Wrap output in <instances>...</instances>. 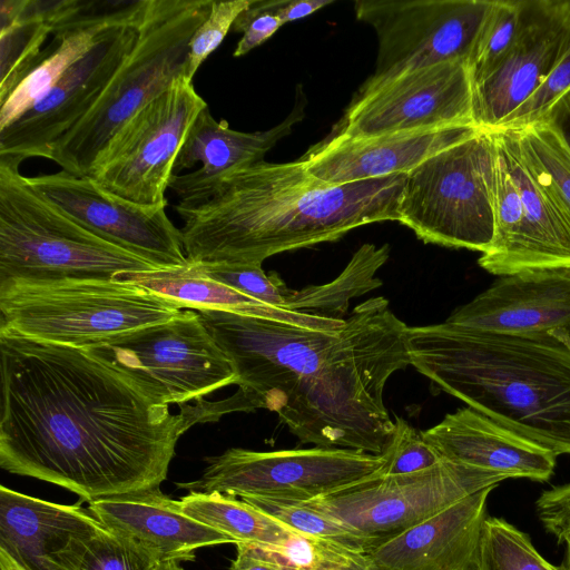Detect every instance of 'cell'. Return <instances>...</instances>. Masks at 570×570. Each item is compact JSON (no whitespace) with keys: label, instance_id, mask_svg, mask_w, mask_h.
Wrapping results in <instances>:
<instances>
[{"label":"cell","instance_id":"6da1fadb","mask_svg":"<svg viewBox=\"0 0 570 570\" xmlns=\"http://www.w3.org/2000/svg\"><path fill=\"white\" fill-rule=\"evenodd\" d=\"M0 466L95 500L159 490L185 415L82 347L0 330Z\"/></svg>","mask_w":570,"mask_h":570},{"label":"cell","instance_id":"7a4b0ae2","mask_svg":"<svg viewBox=\"0 0 570 570\" xmlns=\"http://www.w3.org/2000/svg\"><path fill=\"white\" fill-rule=\"evenodd\" d=\"M198 314L237 374L236 393L213 402L218 417L267 409L302 443L373 454L391 445L395 424L384 387L410 358L409 326L386 298L356 305L336 331L226 311Z\"/></svg>","mask_w":570,"mask_h":570},{"label":"cell","instance_id":"3957f363","mask_svg":"<svg viewBox=\"0 0 570 570\" xmlns=\"http://www.w3.org/2000/svg\"><path fill=\"white\" fill-rule=\"evenodd\" d=\"M406 174L331 185L298 159L261 161L225 177L203 200L175 205L191 264H254L335 242L354 228L399 222Z\"/></svg>","mask_w":570,"mask_h":570},{"label":"cell","instance_id":"277c9868","mask_svg":"<svg viewBox=\"0 0 570 570\" xmlns=\"http://www.w3.org/2000/svg\"><path fill=\"white\" fill-rule=\"evenodd\" d=\"M412 365L495 423L559 454H570V340L517 335L449 322L406 331Z\"/></svg>","mask_w":570,"mask_h":570},{"label":"cell","instance_id":"5b68a950","mask_svg":"<svg viewBox=\"0 0 570 570\" xmlns=\"http://www.w3.org/2000/svg\"><path fill=\"white\" fill-rule=\"evenodd\" d=\"M156 268L79 225L33 189L19 166L0 161V286L112 281Z\"/></svg>","mask_w":570,"mask_h":570},{"label":"cell","instance_id":"8992f818","mask_svg":"<svg viewBox=\"0 0 570 570\" xmlns=\"http://www.w3.org/2000/svg\"><path fill=\"white\" fill-rule=\"evenodd\" d=\"M213 0H148L136 42L86 117L49 159L88 176L111 136L140 108L185 76L190 39Z\"/></svg>","mask_w":570,"mask_h":570},{"label":"cell","instance_id":"52a82bcc","mask_svg":"<svg viewBox=\"0 0 570 570\" xmlns=\"http://www.w3.org/2000/svg\"><path fill=\"white\" fill-rule=\"evenodd\" d=\"M181 311L117 279L0 286V330L77 347L168 321Z\"/></svg>","mask_w":570,"mask_h":570},{"label":"cell","instance_id":"ba28073f","mask_svg":"<svg viewBox=\"0 0 570 570\" xmlns=\"http://www.w3.org/2000/svg\"><path fill=\"white\" fill-rule=\"evenodd\" d=\"M497 153L480 129L406 174L399 223L426 244L485 253L494 238Z\"/></svg>","mask_w":570,"mask_h":570},{"label":"cell","instance_id":"9c48e42d","mask_svg":"<svg viewBox=\"0 0 570 570\" xmlns=\"http://www.w3.org/2000/svg\"><path fill=\"white\" fill-rule=\"evenodd\" d=\"M82 348L167 405L202 400L237 381L228 357L193 309Z\"/></svg>","mask_w":570,"mask_h":570},{"label":"cell","instance_id":"30bf717a","mask_svg":"<svg viewBox=\"0 0 570 570\" xmlns=\"http://www.w3.org/2000/svg\"><path fill=\"white\" fill-rule=\"evenodd\" d=\"M495 0H357L356 19L377 37L373 73L355 96L401 75L463 60L469 65Z\"/></svg>","mask_w":570,"mask_h":570},{"label":"cell","instance_id":"8fae6325","mask_svg":"<svg viewBox=\"0 0 570 570\" xmlns=\"http://www.w3.org/2000/svg\"><path fill=\"white\" fill-rule=\"evenodd\" d=\"M207 102L185 76L140 108L108 140L88 177L131 203L167 206L165 191L186 134Z\"/></svg>","mask_w":570,"mask_h":570},{"label":"cell","instance_id":"7c38bea8","mask_svg":"<svg viewBox=\"0 0 570 570\" xmlns=\"http://www.w3.org/2000/svg\"><path fill=\"white\" fill-rule=\"evenodd\" d=\"M199 479L178 483L189 492L307 501L382 474L384 456L314 446L269 452L233 448L206 458Z\"/></svg>","mask_w":570,"mask_h":570},{"label":"cell","instance_id":"4fadbf2b","mask_svg":"<svg viewBox=\"0 0 570 570\" xmlns=\"http://www.w3.org/2000/svg\"><path fill=\"white\" fill-rule=\"evenodd\" d=\"M508 479L498 472L442 460L416 473L379 475L303 502L366 537L381 540Z\"/></svg>","mask_w":570,"mask_h":570},{"label":"cell","instance_id":"5bb4252c","mask_svg":"<svg viewBox=\"0 0 570 570\" xmlns=\"http://www.w3.org/2000/svg\"><path fill=\"white\" fill-rule=\"evenodd\" d=\"M466 125H476L473 82L468 62L454 60L401 75L355 96L332 134L367 138Z\"/></svg>","mask_w":570,"mask_h":570},{"label":"cell","instance_id":"9a60e30c","mask_svg":"<svg viewBox=\"0 0 570 570\" xmlns=\"http://www.w3.org/2000/svg\"><path fill=\"white\" fill-rule=\"evenodd\" d=\"M139 27H116L29 109L0 129V161L16 166L30 157L49 159L56 145L95 106L131 51Z\"/></svg>","mask_w":570,"mask_h":570},{"label":"cell","instance_id":"2e32d148","mask_svg":"<svg viewBox=\"0 0 570 570\" xmlns=\"http://www.w3.org/2000/svg\"><path fill=\"white\" fill-rule=\"evenodd\" d=\"M41 196L98 237L157 268L188 265L181 232L166 206L147 207L124 199L88 176L66 170L27 177Z\"/></svg>","mask_w":570,"mask_h":570},{"label":"cell","instance_id":"e0dca14e","mask_svg":"<svg viewBox=\"0 0 570 570\" xmlns=\"http://www.w3.org/2000/svg\"><path fill=\"white\" fill-rule=\"evenodd\" d=\"M569 49L570 0H528L517 40L473 85L475 124L495 130L535 94Z\"/></svg>","mask_w":570,"mask_h":570},{"label":"cell","instance_id":"ac0fdd59","mask_svg":"<svg viewBox=\"0 0 570 570\" xmlns=\"http://www.w3.org/2000/svg\"><path fill=\"white\" fill-rule=\"evenodd\" d=\"M105 527L80 505H66L0 487V550L23 570H79Z\"/></svg>","mask_w":570,"mask_h":570},{"label":"cell","instance_id":"d6986e66","mask_svg":"<svg viewBox=\"0 0 570 570\" xmlns=\"http://www.w3.org/2000/svg\"><path fill=\"white\" fill-rule=\"evenodd\" d=\"M445 321L480 331L570 340V267L499 276Z\"/></svg>","mask_w":570,"mask_h":570},{"label":"cell","instance_id":"ffe728a7","mask_svg":"<svg viewBox=\"0 0 570 570\" xmlns=\"http://www.w3.org/2000/svg\"><path fill=\"white\" fill-rule=\"evenodd\" d=\"M294 108L278 125L255 132L237 131L217 121L208 107L189 127L174 164L169 187L181 203L206 198L228 175L264 161L265 155L303 120L306 100L296 90Z\"/></svg>","mask_w":570,"mask_h":570},{"label":"cell","instance_id":"44dd1931","mask_svg":"<svg viewBox=\"0 0 570 570\" xmlns=\"http://www.w3.org/2000/svg\"><path fill=\"white\" fill-rule=\"evenodd\" d=\"M480 129L476 125L452 126L367 138L331 134L312 146L299 160L312 175L331 185L407 174L430 156Z\"/></svg>","mask_w":570,"mask_h":570},{"label":"cell","instance_id":"7402d4cb","mask_svg":"<svg viewBox=\"0 0 570 570\" xmlns=\"http://www.w3.org/2000/svg\"><path fill=\"white\" fill-rule=\"evenodd\" d=\"M495 487L478 491L435 515L364 552L370 570H474L485 520L487 501Z\"/></svg>","mask_w":570,"mask_h":570},{"label":"cell","instance_id":"603a6c76","mask_svg":"<svg viewBox=\"0 0 570 570\" xmlns=\"http://www.w3.org/2000/svg\"><path fill=\"white\" fill-rule=\"evenodd\" d=\"M148 0H89L72 19L52 32L22 72L10 92L0 100V129L9 126L38 101L80 58L116 27H139Z\"/></svg>","mask_w":570,"mask_h":570},{"label":"cell","instance_id":"cb8c5ba5","mask_svg":"<svg viewBox=\"0 0 570 570\" xmlns=\"http://www.w3.org/2000/svg\"><path fill=\"white\" fill-rule=\"evenodd\" d=\"M443 460L513 478L548 481L557 455L466 406L422 432Z\"/></svg>","mask_w":570,"mask_h":570},{"label":"cell","instance_id":"d4e9b609","mask_svg":"<svg viewBox=\"0 0 570 570\" xmlns=\"http://www.w3.org/2000/svg\"><path fill=\"white\" fill-rule=\"evenodd\" d=\"M89 511L105 528L146 546L161 561H189L199 548L234 543L227 535L184 514L179 500L160 490L95 500L89 502Z\"/></svg>","mask_w":570,"mask_h":570},{"label":"cell","instance_id":"484cf974","mask_svg":"<svg viewBox=\"0 0 570 570\" xmlns=\"http://www.w3.org/2000/svg\"><path fill=\"white\" fill-rule=\"evenodd\" d=\"M160 296L181 309L226 311L302 327L336 331L345 320L306 316L257 301L203 273L197 264L125 273L116 278Z\"/></svg>","mask_w":570,"mask_h":570},{"label":"cell","instance_id":"4316f807","mask_svg":"<svg viewBox=\"0 0 570 570\" xmlns=\"http://www.w3.org/2000/svg\"><path fill=\"white\" fill-rule=\"evenodd\" d=\"M521 195L524 243L520 271L570 267V220L528 170L512 129L490 131Z\"/></svg>","mask_w":570,"mask_h":570},{"label":"cell","instance_id":"83f0119b","mask_svg":"<svg viewBox=\"0 0 570 570\" xmlns=\"http://www.w3.org/2000/svg\"><path fill=\"white\" fill-rule=\"evenodd\" d=\"M180 511L230 538L235 544L273 547L297 532L244 500L219 492H189L179 500Z\"/></svg>","mask_w":570,"mask_h":570},{"label":"cell","instance_id":"f1b7e54d","mask_svg":"<svg viewBox=\"0 0 570 570\" xmlns=\"http://www.w3.org/2000/svg\"><path fill=\"white\" fill-rule=\"evenodd\" d=\"M50 35L48 1H0V100L10 92Z\"/></svg>","mask_w":570,"mask_h":570},{"label":"cell","instance_id":"f546056e","mask_svg":"<svg viewBox=\"0 0 570 570\" xmlns=\"http://www.w3.org/2000/svg\"><path fill=\"white\" fill-rule=\"evenodd\" d=\"M512 130L533 179L570 220V153L542 124L531 122Z\"/></svg>","mask_w":570,"mask_h":570},{"label":"cell","instance_id":"4dcf8cb0","mask_svg":"<svg viewBox=\"0 0 570 570\" xmlns=\"http://www.w3.org/2000/svg\"><path fill=\"white\" fill-rule=\"evenodd\" d=\"M474 570H566L547 561L530 537L508 521L487 517Z\"/></svg>","mask_w":570,"mask_h":570},{"label":"cell","instance_id":"1f68e13d","mask_svg":"<svg viewBox=\"0 0 570 570\" xmlns=\"http://www.w3.org/2000/svg\"><path fill=\"white\" fill-rule=\"evenodd\" d=\"M240 499L306 537L332 541L364 552L379 541L351 529L303 501L271 497H244Z\"/></svg>","mask_w":570,"mask_h":570},{"label":"cell","instance_id":"d6a6232c","mask_svg":"<svg viewBox=\"0 0 570 570\" xmlns=\"http://www.w3.org/2000/svg\"><path fill=\"white\" fill-rule=\"evenodd\" d=\"M528 0H495L469 61L473 85L483 79L517 40Z\"/></svg>","mask_w":570,"mask_h":570},{"label":"cell","instance_id":"836d02e7","mask_svg":"<svg viewBox=\"0 0 570 570\" xmlns=\"http://www.w3.org/2000/svg\"><path fill=\"white\" fill-rule=\"evenodd\" d=\"M160 561L146 546L104 528L89 542L79 570H156Z\"/></svg>","mask_w":570,"mask_h":570},{"label":"cell","instance_id":"e575fe53","mask_svg":"<svg viewBox=\"0 0 570 570\" xmlns=\"http://www.w3.org/2000/svg\"><path fill=\"white\" fill-rule=\"evenodd\" d=\"M197 265L208 277L275 307L287 309L294 293V289L287 287L277 273L266 274L262 265Z\"/></svg>","mask_w":570,"mask_h":570},{"label":"cell","instance_id":"d590c367","mask_svg":"<svg viewBox=\"0 0 570 570\" xmlns=\"http://www.w3.org/2000/svg\"><path fill=\"white\" fill-rule=\"evenodd\" d=\"M253 0H213L209 13L194 32L186 61L185 77L193 81L194 76L223 42L236 19L244 12Z\"/></svg>","mask_w":570,"mask_h":570},{"label":"cell","instance_id":"8d00e7d4","mask_svg":"<svg viewBox=\"0 0 570 570\" xmlns=\"http://www.w3.org/2000/svg\"><path fill=\"white\" fill-rule=\"evenodd\" d=\"M394 435L382 454L384 466L381 475H404L430 469L443 459L424 440L422 432L403 417L394 416Z\"/></svg>","mask_w":570,"mask_h":570},{"label":"cell","instance_id":"74e56055","mask_svg":"<svg viewBox=\"0 0 570 570\" xmlns=\"http://www.w3.org/2000/svg\"><path fill=\"white\" fill-rule=\"evenodd\" d=\"M569 87L570 49L535 94L495 130L520 128L531 124Z\"/></svg>","mask_w":570,"mask_h":570},{"label":"cell","instance_id":"f35d334b","mask_svg":"<svg viewBox=\"0 0 570 570\" xmlns=\"http://www.w3.org/2000/svg\"><path fill=\"white\" fill-rule=\"evenodd\" d=\"M282 26V21L268 11L266 1L253 0L250 6L236 19L233 30L243 36L234 51L242 57L269 39Z\"/></svg>","mask_w":570,"mask_h":570},{"label":"cell","instance_id":"ab89813d","mask_svg":"<svg viewBox=\"0 0 570 570\" xmlns=\"http://www.w3.org/2000/svg\"><path fill=\"white\" fill-rule=\"evenodd\" d=\"M535 511L544 529L558 542L570 538V482L543 491L535 501Z\"/></svg>","mask_w":570,"mask_h":570},{"label":"cell","instance_id":"60d3db41","mask_svg":"<svg viewBox=\"0 0 570 570\" xmlns=\"http://www.w3.org/2000/svg\"><path fill=\"white\" fill-rule=\"evenodd\" d=\"M532 122L548 127L570 153V87Z\"/></svg>","mask_w":570,"mask_h":570},{"label":"cell","instance_id":"b9f144b4","mask_svg":"<svg viewBox=\"0 0 570 570\" xmlns=\"http://www.w3.org/2000/svg\"><path fill=\"white\" fill-rule=\"evenodd\" d=\"M331 3L333 0H271L266 1V7L285 24L308 17Z\"/></svg>","mask_w":570,"mask_h":570},{"label":"cell","instance_id":"7bdbcfd3","mask_svg":"<svg viewBox=\"0 0 570 570\" xmlns=\"http://www.w3.org/2000/svg\"><path fill=\"white\" fill-rule=\"evenodd\" d=\"M237 554L230 570H285L257 546L237 543Z\"/></svg>","mask_w":570,"mask_h":570},{"label":"cell","instance_id":"ee69618b","mask_svg":"<svg viewBox=\"0 0 570 570\" xmlns=\"http://www.w3.org/2000/svg\"><path fill=\"white\" fill-rule=\"evenodd\" d=\"M309 570H370L363 551L346 549Z\"/></svg>","mask_w":570,"mask_h":570},{"label":"cell","instance_id":"f6af8a7d","mask_svg":"<svg viewBox=\"0 0 570 570\" xmlns=\"http://www.w3.org/2000/svg\"><path fill=\"white\" fill-rule=\"evenodd\" d=\"M0 569L1 570H23L7 553L0 550Z\"/></svg>","mask_w":570,"mask_h":570},{"label":"cell","instance_id":"bcb514c9","mask_svg":"<svg viewBox=\"0 0 570 570\" xmlns=\"http://www.w3.org/2000/svg\"><path fill=\"white\" fill-rule=\"evenodd\" d=\"M156 570H184L176 560H163Z\"/></svg>","mask_w":570,"mask_h":570},{"label":"cell","instance_id":"7dc6e473","mask_svg":"<svg viewBox=\"0 0 570 570\" xmlns=\"http://www.w3.org/2000/svg\"><path fill=\"white\" fill-rule=\"evenodd\" d=\"M566 543V556L563 560V568L570 570V538L564 541Z\"/></svg>","mask_w":570,"mask_h":570},{"label":"cell","instance_id":"c3c4849f","mask_svg":"<svg viewBox=\"0 0 570 570\" xmlns=\"http://www.w3.org/2000/svg\"><path fill=\"white\" fill-rule=\"evenodd\" d=\"M1 570V569H0Z\"/></svg>","mask_w":570,"mask_h":570}]
</instances>
